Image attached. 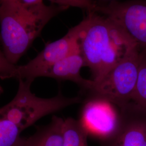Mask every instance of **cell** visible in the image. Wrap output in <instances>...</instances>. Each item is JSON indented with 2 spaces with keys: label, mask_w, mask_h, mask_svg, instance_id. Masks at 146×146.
Instances as JSON below:
<instances>
[{
  "label": "cell",
  "mask_w": 146,
  "mask_h": 146,
  "mask_svg": "<svg viewBox=\"0 0 146 146\" xmlns=\"http://www.w3.org/2000/svg\"><path fill=\"white\" fill-rule=\"evenodd\" d=\"M121 110L119 131L102 146H146V110L131 103Z\"/></svg>",
  "instance_id": "cell-8"
},
{
  "label": "cell",
  "mask_w": 146,
  "mask_h": 146,
  "mask_svg": "<svg viewBox=\"0 0 146 146\" xmlns=\"http://www.w3.org/2000/svg\"><path fill=\"white\" fill-rule=\"evenodd\" d=\"M84 26L83 21L69 29L65 35L48 43L30 61L18 66L15 78L35 80L49 68L80 50L79 40Z\"/></svg>",
  "instance_id": "cell-6"
},
{
  "label": "cell",
  "mask_w": 146,
  "mask_h": 146,
  "mask_svg": "<svg viewBox=\"0 0 146 146\" xmlns=\"http://www.w3.org/2000/svg\"><path fill=\"white\" fill-rule=\"evenodd\" d=\"M17 67L18 65L9 62L3 50L0 49V78L2 80L15 78Z\"/></svg>",
  "instance_id": "cell-15"
},
{
  "label": "cell",
  "mask_w": 146,
  "mask_h": 146,
  "mask_svg": "<svg viewBox=\"0 0 146 146\" xmlns=\"http://www.w3.org/2000/svg\"><path fill=\"white\" fill-rule=\"evenodd\" d=\"M94 12L107 16L121 27L146 53V0L98 1Z\"/></svg>",
  "instance_id": "cell-5"
},
{
  "label": "cell",
  "mask_w": 146,
  "mask_h": 146,
  "mask_svg": "<svg viewBox=\"0 0 146 146\" xmlns=\"http://www.w3.org/2000/svg\"><path fill=\"white\" fill-rule=\"evenodd\" d=\"M16 125L8 120L0 119V146H20L25 137Z\"/></svg>",
  "instance_id": "cell-13"
},
{
  "label": "cell",
  "mask_w": 146,
  "mask_h": 146,
  "mask_svg": "<svg viewBox=\"0 0 146 146\" xmlns=\"http://www.w3.org/2000/svg\"><path fill=\"white\" fill-rule=\"evenodd\" d=\"M50 3L69 7L78 8L84 9L89 12H94L98 1L89 0H52Z\"/></svg>",
  "instance_id": "cell-14"
},
{
  "label": "cell",
  "mask_w": 146,
  "mask_h": 146,
  "mask_svg": "<svg viewBox=\"0 0 146 146\" xmlns=\"http://www.w3.org/2000/svg\"><path fill=\"white\" fill-rule=\"evenodd\" d=\"M63 146H89L88 136L78 120L73 117L64 119Z\"/></svg>",
  "instance_id": "cell-11"
},
{
  "label": "cell",
  "mask_w": 146,
  "mask_h": 146,
  "mask_svg": "<svg viewBox=\"0 0 146 146\" xmlns=\"http://www.w3.org/2000/svg\"><path fill=\"white\" fill-rule=\"evenodd\" d=\"M78 121L88 136L102 143L119 131L122 121L121 110L107 100L88 98L84 102Z\"/></svg>",
  "instance_id": "cell-7"
},
{
  "label": "cell",
  "mask_w": 146,
  "mask_h": 146,
  "mask_svg": "<svg viewBox=\"0 0 146 146\" xmlns=\"http://www.w3.org/2000/svg\"><path fill=\"white\" fill-rule=\"evenodd\" d=\"M68 9L41 0H0V37L8 61L17 65L48 22Z\"/></svg>",
  "instance_id": "cell-1"
},
{
  "label": "cell",
  "mask_w": 146,
  "mask_h": 146,
  "mask_svg": "<svg viewBox=\"0 0 146 146\" xmlns=\"http://www.w3.org/2000/svg\"><path fill=\"white\" fill-rule=\"evenodd\" d=\"M140 52L132 49L121 61L98 81H93L87 92L88 98L107 100L120 109L131 102L137 78Z\"/></svg>",
  "instance_id": "cell-4"
},
{
  "label": "cell",
  "mask_w": 146,
  "mask_h": 146,
  "mask_svg": "<svg viewBox=\"0 0 146 146\" xmlns=\"http://www.w3.org/2000/svg\"><path fill=\"white\" fill-rule=\"evenodd\" d=\"M64 119L54 115L46 125L38 127L35 133L25 137L20 146H63Z\"/></svg>",
  "instance_id": "cell-10"
},
{
  "label": "cell",
  "mask_w": 146,
  "mask_h": 146,
  "mask_svg": "<svg viewBox=\"0 0 146 146\" xmlns=\"http://www.w3.org/2000/svg\"><path fill=\"white\" fill-rule=\"evenodd\" d=\"M80 34V52L94 81H98L137 46L126 31L113 19L89 12Z\"/></svg>",
  "instance_id": "cell-2"
},
{
  "label": "cell",
  "mask_w": 146,
  "mask_h": 146,
  "mask_svg": "<svg viewBox=\"0 0 146 146\" xmlns=\"http://www.w3.org/2000/svg\"><path fill=\"white\" fill-rule=\"evenodd\" d=\"M84 67H86V63L80 49L48 68L41 77L70 81L87 92L91 87L93 80L86 79L81 76V69Z\"/></svg>",
  "instance_id": "cell-9"
},
{
  "label": "cell",
  "mask_w": 146,
  "mask_h": 146,
  "mask_svg": "<svg viewBox=\"0 0 146 146\" xmlns=\"http://www.w3.org/2000/svg\"><path fill=\"white\" fill-rule=\"evenodd\" d=\"M14 98L0 108V119L9 121L22 131L41 118L81 102L80 96L68 98L61 92L50 98H42L32 93L31 79L18 80Z\"/></svg>",
  "instance_id": "cell-3"
},
{
  "label": "cell",
  "mask_w": 146,
  "mask_h": 146,
  "mask_svg": "<svg viewBox=\"0 0 146 146\" xmlns=\"http://www.w3.org/2000/svg\"><path fill=\"white\" fill-rule=\"evenodd\" d=\"M130 103L146 110V53L140 52L137 78Z\"/></svg>",
  "instance_id": "cell-12"
}]
</instances>
